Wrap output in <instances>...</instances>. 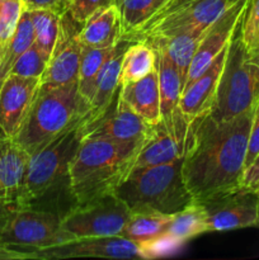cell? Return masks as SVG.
<instances>
[{
  "mask_svg": "<svg viewBox=\"0 0 259 260\" xmlns=\"http://www.w3.org/2000/svg\"><path fill=\"white\" fill-rule=\"evenodd\" d=\"M255 107L229 121H215L206 114L190 122L182 170L195 202H207L244 187Z\"/></svg>",
  "mask_w": 259,
  "mask_h": 260,
  "instance_id": "1",
  "label": "cell"
},
{
  "mask_svg": "<svg viewBox=\"0 0 259 260\" xmlns=\"http://www.w3.org/2000/svg\"><path fill=\"white\" fill-rule=\"evenodd\" d=\"M142 144L84 136L69 168V188L75 205L116 192L134 169Z\"/></svg>",
  "mask_w": 259,
  "mask_h": 260,
  "instance_id": "2",
  "label": "cell"
},
{
  "mask_svg": "<svg viewBox=\"0 0 259 260\" xmlns=\"http://www.w3.org/2000/svg\"><path fill=\"white\" fill-rule=\"evenodd\" d=\"M89 112V102L79 91L78 83L40 85L27 117L13 140L32 155L61 134L86 121Z\"/></svg>",
  "mask_w": 259,
  "mask_h": 260,
  "instance_id": "3",
  "label": "cell"
},
{
  "mask_svg": "<svg viewBox=\"0 0 259 260\" xmlns=\"http://www.w3.org/2000/svg\"><path fill=\"white\" fill-rule=\"evenodd\" d=\"M182 160L155 167L134 168L114 194L131 213L175 215L195 203L183 178Z\"/></svg>",
  "mask_w": 259,
  "mask_h": 260,
  "instance_id": "4",
  "label": "cell"
},
{
  "mask_svg": "<svg viewBox=\"0 0 259 260\" xmlns=\"http://www.w3.org/2000/svg\"><path fill=\"white\" fill-rule=\"evenodd\" d=\"M58 213L24 206L18 201L0 202V249L14 259H35V254L74 240L61 228Z\"/></svg>",
  "mask_w": 259,
  "mask_h": 260,
  "instance_id": "5",
  "label": "cell"
},
{
  "mask_svg": "<svg viewBox=\"0 0 259 260\" xmlns=\"http://www.w3.org/2000/svg\"><path fill=\"white\" fill-rule=\"evenodd\" d=\"M84 123L85 121L29 155L18 202L33 207L57 188L69 187V168L84 137Z\"/></svg>",
  "mask_w": 259,
  "mask_h": 260,
  "instance_id": "6",
  "label": "cell"
},
{
  "mask_svg": "<svg viewBox=\"0 0 259 260\" xmlns=\"http://www.w3.org/2000/svg\"><path fill=\"white\" fill-rule=\"evenodd\" d=\"M258 101L259 68L250 60L238 32L229 45L215 103L208 114L215 121H229L254 108Z\"/></svg>",
  "mask_w": 259,
  "mask_h": 260,
  "instance_id": "7",
  "label": "cell"
},
{
  "mask_svg": "<svg viewBox=\"0 0 259 260\" xmlns=\"http://www.w3.org/2000/svg\"><path fill=\"white\" fill-rule=\"evenodd\" d=\"M236 0H170L131 41L185 30H207Z\"/></svg>",
  "mask_w": 259,
  "mask_h": 260,
  "instance_id": "8",
  "label": "cell"
},
{
  "mask_svg": "<svg viewBox=\"0 0 259 260\" xmlns=\"http://www.w3.org/2000/svg\"><path fill=\"white\" fill-rule=\"evenodd\" d=\"M131 211L114 193L75 205L61 217V228L76 239L121 235Z\"/></svg>",
  "mask_w": 259,
  "mask_h": 260,
  "instance_id": "9",
  "label": "cell"
},
{
  "mask_svg": "<svg viewBox=\"0 0 259 260\" xmlns=\"http://www.w3.org/2000/svg\"><path fill=\"white\" fill-rule=\"evenodd\" d=\"M81 23L68 12L61 15L60 32L47 68L41 78V85L61 86L78 83L83 45L79 40Z\"/></svg>",
  "mask_w": 259,
  "mask_h": 260,
  "instance_id": "10",
  "label": "cell"
},
{
  "mask_svg": "<svg viewBox=\"0 0 259 260\" xmlns=\"http://www.w3.org/2000/svg\"><path fill=\"white\" fill-rule=\"evenodd\" d=\"M201 205L207 216L208 233L255 228L259 197L250 188L243 187Z\"/></svg>",
  "mask_w": 259,
  "mask_h": 260,
  "instance_id": "11",
  "label": "cell"
},
{
  "mask_svg": "<svg viewBox=\"0 0 259 260\" xmlns=\"http://www.w3.org/2000/svg\"><path fill=\"white\" fill-rule=\"evenodd\" d=\"M149 259L146 251L134 241L121 235L76 239L61 245L51 246L35 254V259Z\"/></svg>",
  "mask_w": 259,
  "mask_h": 260,
  "instance_id": "12",
  "label": "cell"
},
{
  "mask_svg": "<svg viewBox=\"0 0 259 260\" xmlns=\"http://www.w3.org/2000/svg\"><path fill=\"white\" fill-rule=\"evenodd\" d=\"M249 0H236L221 17L211 25L198 45L192 63L189 66L184 88L201 75L213 60L229 47L233 38L239 32L248 9ZM183 88V89H184Z\"/></svg>",
  "mask_w": 259,
  "mask_h": 260,
  "instance_id": "13",
  "label": "cell"
},
{
  "mask_svg": "<svg viewBox=\"0 0 259 260\" xmlns=\"http://www.w3.org/2000/svg\"><path fill=\"white\" fill-rule=\"evenodd\" d=\"M152 124L132 111L119 96V90L106 113L90 123H84V136L102 137L117 142L142 144Z\"/></svg>",
  "mask_w": 259,
  "mask_h": 260,
  "instance_id": "14",
  "label": "cell"
},
{
  "mask_svg": "<svg viewBox=\"0 0 259 260\" xmlns=\"http://www.w3.org/2000/svg\"><path fill=\"white\" fill-rule=\"evenodd\" d=\"M190 122L167 126L160 121L152 124L137 154L134 168L155 167L182 160L187 149Z\"/></svg>",
  "mask_w": 259,
  "mask_h": 260,
  "instance_id": "15",
  "label": "cell"
},
{
  "mask_svg": "<svg viewBox=\"0 0 259 260\" xmlns=\"http://www.w3.org/2000/svg\"><path fill=\"white\" fill-rule=\"evenodd\" d=\"M41 79L8 75L0 86V131L14 139L27 117Z\"/></svg>",
  "mask_w": 259,
  "mask_h": 260,
  "instance_id": "16",
  "label": "cell"
},
{
  "mask_svg": "<svg viewBox=\"0 0 259 260\" xmlns=\"http://www.w3.org/2000/svg\"><path fill=\"white\" fill-rule=\"evenodd\" d=\"M228 48H225L198 78L190 81L183 89L179 108L185 118L189 121L206 116L212 109L218 81H220L221 73L225 65Z\"/></svg>",
  "mask_w": 259,
  "mask_h": 260,
  "instance_id": "17",
  "label": "cell"
},
{
  "mask_svg": "<svg viewBox=\"0 0 259 260\" xmlns=\"http://www.w3.org/2000/svg\"><path fill=\"white\" fill-rule=\"evenodd\" d=\"M205 233H208L207 216L203 206L195 202L180 212L173 215L167 233L152 246V259L173 253L183 244Z\"/></svg>",
  "mask_w": 259,
  "mask_h": 260,
  "instance_id": "18",
  "label": "cell"
},
{
  "mask_svg": "<svg viewBox=\"0 0 259 260\" xmlns=\"http://www.w3.org/2000/svg\"><path fill=\"white\" fill-rule=\"evenodd\" d=\"M130 42L131 41L123 38L117 45L114 52L112 53L111 57L107 60V62L99 71L95 84H94L93 94H91V98L89 101L90 112H89L86 123L94 122L99 117L103 116L112 104L113 99L116 98L119 86H121L119 74H121L122 57H123V52Z\"/></svg>",
  "mask_w": 259,
  "mask_h": 260,
  "instance_id": "19",
  "label": "cell"
},
{
  "mask_svg": "<svg viewBox=\"0 0 259 260\" xmlns=\"http://www.w3.org/2000/svg\"><path fill=\"white\" fill-rule=\"evenodd\" d=\"M119 96L147 123L156 124L161 121V103L156 69L139 80L122 84L119 86Z\"/></svg>",
  "mask_w": 259,
  "mask_h": 260,
  "instance_id": "20",
  "label": "cell"
},
{
  "mask_svg": "<svg viewBox=\"0 0 259 260\" xmlns=\"http://www.w3.org/2000/svg\"><path fill=\"white\" fill-rule=\"evenodd\" d=\"M81 45L91 48H107L118 45L123 40L121 17L113 4L95 10L81 23L79 30Z\"/></svg>",
  "mask_w": 259,
  "mask_h": 260,
  "instance_id": "21",
  "label": "cell"
},
{
  "mask_svg": "<svg viewBox=\"0 0 259 260\" xmlns=\"http://www.w3.org/2000/svg\"><path fill=\"white\" fill-rule=\"evenodd\" d=\"M155 51V69L160 88V103H161V121L165 124H173L185 118L179 108L183 83L180 74L174 63L163 51Z\"/></svg>",
  "mask_w": 259,
  "mask_h": 260,
  "instance_id": "22",
  "label": "cell"
},
{
  "mask_svg": "<svg viewBox=\"0 0 259 260\" xmlns=\"http://www.w3.org/2000/svg\"><path fill=\"white\" fill-rule=\"evenodd\" d=\"M29 154L13 139L0 142V202L17 201Z\"/></svg>",
  "mask_w": 259,
  "mask_h": 260,
  "instance_id": "23",
  "label": "cell"
},
{
  "mask_svg": "<svg viewBox=\"0 0 259 260\" xmlns=\"http://www.w3.org/2000/svg\"><path fill=\"white\" fill-rule=\"evenodd\" d=\"M207 30H185L167 36H154L142 41L149 43L152 48L163 51L172 60L179 71L184 88L189 66Z\"/></svg>",
  "mask_w": 259,
  "mask_h": 260,
  "instance_id": "24",
  "label": "cell"
},
{
  "mask_svg": "<svg viewBox=\"0 0 259 260\" xmlns=\"http://www.w3.org/2000/svg\"><path fill=\"white\" fill-rule=\"evenodd\" d=\"M173 215L155 212H134L130 216L121 236L134 241L152 259L151 249L164 236Z\"/></svg>",
  "mask_w": 259,
  "mask_h": 260,
  "instance_id": "25",
  "label": "cell"
},
{
  "mask_svg": "<svg viewBox=\"0 0 259 260\" xmlns=\"http://www.w3.org/2000/svg\"><path fill=\"white\" fill-rule=\"evenodd\" d=\"M168 3L167 0H113L121 17L123 38L131 41Z\"/></svg>",
  "mask_w": 259,
  "mask_h": 260,
  "instance_id": "26",
  "label": "cell"
},
{
  "mask_svg": "<svg viewBox=\"0 0 259 260\" xmlns=\"http://www.w3.org/2000/svg\"><path fill=\"white\" fill-rule=\"evenodd\" d=\"M155 69V51L144 41H131L122 57L119 83L139 80Z\"/></svg>",
  "mask_w": 259,
  "mask_h": 260,
  "instance_id": "27",
  "label": "cell"
},
{
  "mask_svg": "<svg viewBox=\"0 0 259 260\" xmlns=\"http://www.w3.org/2000/svg\"><path fill=\"white\" fill-rule=\"evenodd\" d=\"M35 43V30H33L32 19L29 12L24 8L20 19L18 22L15 32L5 46L0 57V75L3 80L9 75L15 61Z\"/></svg>",
  "mask_w": 259,
  "mask_h": 260,
  "instance_id": "28",
  "label": "cell"
},
{
  "mask_svg": "<svg viewBox=\"0 0 259 260\" xmlns=\"http://www.w3.org/2000/svg\"><path fill=\"white\" fill-rule=\"evenodd\" d=\"M117 45L107 48H91L83 46L78 76V89L88 102L90 101L91 94H93L94 84H95L99 71L107 62V60L111 57Z\"/></svg>",
  "mask_w": 259,
  "mask_h": 260,
  "instance_id": "29",
  "label": "cell"
},
{
  "mask_svg": "<svg viewBox=\"0 0 259 260\" xmlns=\"http://www.w3.org/2000/svg\"><path fill=\"white\" fill-rule=\"evenodd\" d=\"M35 30V43L46 56L51 57L60 32L61 15L51 9H27Z\"/></svg>",
  "mask_w": 259,
  "mask_h": 260,
  "instance_id": "30",
  "label": "cell"
},
{
  "mask_svg": "<svg viewBox=\"0 0 259 260\" xmlns=\"http://www.w3.org/2000/svg\"><path fill=\"white\" fill-rule=\"evenodd\" d=\"M50 57L46 56L40 48L33 43L13 65L9 75H18L23 78H42Z\"/></svg>",
  "mask_w": 259,
  "mask_h": 260,
  "instance_id": "31",
  "label": "cell"
},
{
  "mask_svg": "<svg viewBox=\"0 0 259 260\" xmlns=\"http://www.w3.org/2000/svg\"><path fill=\"white\" fill-rule=\"evenodd\" d=\"M24 4L22 0H0V57L15 32Z\"/></svg>",
  "mask_w": 259,
  "mask_h": 260,
  "instance_id": "32",
  "label": "cell"
},
{
  "mask_svg": "<svg viewBox=\"0 0 259 260\" xmlns=\"http://www.w3.org/2000/svg\"><path fill=\"white\" fill-rule=\"evenodd\" d=\"M239 35L248 52L259 45V0H249Z\"/></svg>",
  "mask_w": 259,
  "mask_h": 260,
  "instance_id": "33",
  "label": "cell"
},
{
  "mask_svg": "<svg viewBox=\"0 0 259 260\" xmlns=\"http://www.w3.org/2000/svg\"><path fill=\"white\" fill-rule=\"evenodd\" d=\"M113 0H73L66 12L79 23H84L95 10L109 7Z\"/></svg>",
  "mask_w": 259,
  "mask_h": 260,
  "instance_id": "34",
  "label": "cell"
},
{
  "mask_svg": "<svg viewBox=\"0 0 259 260\" xmlns=\"http://www.w3.org/2000/svg\"><path fill=\"white\" fill-rule=\"evenodd\" d=\"M259 154V101L256 103L255 112H254L253 122H251L250 135H249V144H248V152H246L245 160V170L248 169Z\"/></svg>",
  "mask_w": 259,
  "mask_h": 260,
  "instance_id": "35",
  "label": "cell"
},
{
  "mask_svg": "<svg viewBox=\"0 0 259 260\" xmlns=\"http://www.w3.org/2000/svg\"><path fill=\"white\" fill-rule=\"evenodd\" d=\"M259 180V154L256 155V157L254 159V161L251 162L250 167L245 170V174H244V187L246 188H253L254 185L258 183Z\"/></svg>",
  "mask_w": 259,
  "mask_h": 260,
  "instance_id": "36",
  "label": "cell"
},
{
  "mask_svg": "<svg viewBox=\"0 0 259 260\" xmlns=\"http://www.w3.org/2000/svg\"><path fill=\"white\" fill-rule=\"evenodd\" d=\"M58 2L60 0H24L23 4L25 9H51L58 12Z\"/></svg>",
  "mask_w": 259,
  "mask_h": 260,
  "instance_id": "37",
  "label": "cell"
},
{
  "mask_svg": "<svg viewBox=\"0 0 259 260\" xmlns=\"http://www.w3.org/2000/svg\"><path fill=\"white\" fill-rule=\"evenodd\" d=\"M71 3H73V0H60V2H58V12H60L61 14H63V13L69 9Z\"/></svg>",
  "mask_w": 259,
  "mask_h": 260,
  "instance_id": "38",
  "label": "cell"
},
{
  "mask_svg": "<svg viewBox=\"0 0 259 260\" xmlns=\"http://www.w3.org/2000/svg\"><path fill=\"white\" fill-rule=\"evenodd\" d=\"M249 57H250V60L259 68V45L256 46L251 52H249Z\"/></svg>",
  "mask_w": 259,
  "mask_h": 260,
  "instance_id": "39",
  "label": "cell"
},
{
  "mask_svg": "<svg viewBox=\"0 0 259 260\" xmlns=\"http://www.w3.org/2000/svg\"><path fill=\"white\" fill-rule=\"evenodd\" d=\"M0 259H14V256H13L12 254L7 253V251H4L0 249Z\"/></svg>",
  "mask_w": 259,
  "mask_h": 260,
  "instance_id": "40",
  "label": "cell"
},
{
  "mask_svg": "<svg viewBox=\"0 0 259 260\" xmlns=\"http://www.w3.org/2000/svg\"><path fill=\"white\" fill-rule=\"evenodd\" d=\"M251 189H253V190H254V192H255V193H256V194H258V197H259V180H258V183H256V184H255V185H254V187H253V188H251Z\"/></svg>",
  "mask_w": 259,
  "mask_h": 260,
  "instance_id": "41",
  "label": "cell"
},
{
  "mask_svg": "<svg viewBox=\"0 0 259 260\" xmlns=\"http://www.w3.org/2000/svg\"><path fill=\"white\" fill-rule=\"evenodd\" d=\"M4 139H8V137H5V136H4V134H3V132L0 131V142H2L3 140H4Z\"/></svg>",
  "mask_w": 259,
  "mask_h": 260,
  "instance_id": "42",
  "label": "cell"
},
{
  "mask_svg": "<svg viewBox=\"0 0 259 260\" xmlns=\"http://www.w3.org/2000/svg\"><path fill=\"white\" fill-rule=\"evenodd\" d=\"M255 228H259V210H258V220H256V223H255Z\"/></svg>",
  "mask_w": 259,
  "mask_h": 260,
  "instance_id": "43",
  "label": "cell"
},
{
  "mask_svg": "<svg viewBox=\"0 0 259 260\" xmlns=\"http://www.w3.org/2000/svg\"><path fill=\"white\" fill-rule=\"evenodd\" d=\"M2 84H3V78H2V75H0V86H2Z\"/></svg>",
  "mask_w": 259,
  "mask_h": 260,
  "instance_id": "44",
  "label": "cell"
},
{
  "mask_svg": "<svg viewBox=\"0 0 259 260\" xmlns=\"http://www.w3.org/2000/svg\"><path fill=\"white\" fill-rule=\"evenodd\" d=\"M167 2H170V0H167Z\"/></svg>",
  "mask_w": 259,
  "mask_h": 260,
  "instance_id": "45",
  "label": "cell"
}]
</instances>
